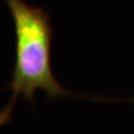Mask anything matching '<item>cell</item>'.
<instances>
[{
  "label": "cell",
  "mask_w": 134,
  "mask_h": 134,
  "mask_svg": "<svg viewBox=\"0 0 134 134\" xmlns=\"http://www.w3.org/2000/svg\"><path fill=\"white\" fill-rule=\"evenodd\" d=\"M13 15L16 36V56L11 97L0 112V127L11 119L19 97L32 102L36 91H43L48 98L72 96L73 93L53 76L51 67L52 26L41 8L31 6L25 0H5Z\"/></svg>",
  "instance_id": "6da1fadb"
}]
</instances>
